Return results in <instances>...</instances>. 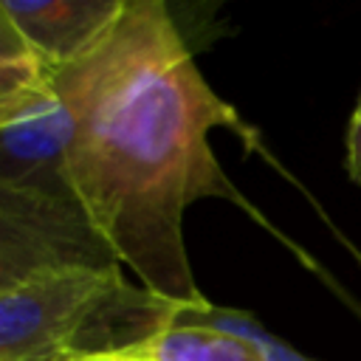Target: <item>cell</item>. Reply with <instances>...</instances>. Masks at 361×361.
Masks as SVG:
<instances>
[{"label": "cell", "mask_w": 361, "mask_h": 361, "mask_svg": "<svg viewBox=\"0 0 361 361\" xmlns=\"http://www.w3.org/2000/svg\"><path fill=\"white\" fill-rule=\"evenodd\" d=\"M54 73L76 110L65 195L138 285L180 305L206 299L186 254L183 217L192 203L223 197L262 220L209 141L212 130L228 127L257 147L254 130L203 79L161 0H127L107 34Z\"/></svg>", "instance_id": "6da1fadb"}, {"label": "cell", "mask_w": 361, "mask_h": 361, "mask_svg": "<svg viewBox=\"0 0 361 361\" xmlns=\"http://www.w3.org/2000/svg\"><path fill=\"white\" fill-rule=\"evenodd\" d=\"M178 305L133 282L124 268L48 274L0 293V361L121 355L172 327Z\"/></svg>", "instance_id": "7a4b0ae2"}, {"label": "cell", "mask_w": 361, "mask_h": 361, "mask_svg": "<svg viewBox=\"0 0 361 361\" xmlns=\"http://www.w3.org/2000/svg\"><path fill=\"white\" fill-rule=\"evenodd\" d=\"M121 268L79 203L0 183V293L48 274Z\"/></svg>", "instance_id": "3957f363"}, {"label": "cell", "mask_w": 361, "mask_h": 361, "mask_svg": "<svg viewBox=\"0 0 361 361\" xmlns=\"http://www.w3.org/2000/svg\"><path fill=\"white\" fill-rule=\"evenodd\" d=\"M28 54L48 68L85 56L116 23L127 0H0Z\"/></svg>", "instance_id": "277c9868"}, {"label": "cell", "mask_w": 361, "mask_h": 361, "mask_svg": "<svg viewBox=\"0 0 361 361\" xmlns=\"http://www.w3.org/2000/svg\"><path fill=\"white\" fill-rule=\"evenodd\" d=\"M121 355L133 361H262L251 344L192 324L164 327Z\"/></svg>", "instance_id": "5b68a950"}, {"label": "cell", "mask_w": 361, "mask_h": 361, "mask_svg": "<svg viewBox=\"0 0 361 361\" xmlns=\"http://www.w3.org/2000/svg\"><path fill=\"white\" fill-rule=\"evenodd\" d=\"M172 324H192V327H206V330L234 336V338L251 344L262 361H313V358L302 355L299 350H293L288 341L268 333L251 313L237 310V307L212 305L209 299H200L192 305H178Z\"/></svg>", "instance_id": "8992f818"}, {"label": "cell", "mask_w": 361, "mask_h": 361, "mask_svg": "<svg viewBox=\"0 0 361 361\" xmlns=\"http://www.w3.org/2000/svg\"><path fill=\"white\" fill-rule=\"evenodd\" d=\"M54 87V68L37 56L0 62V133L28 118Z\"/></svg>", "instance_id": "52a82bcc"}, {"label": "cell", "mask_w": 361, "mask_h": 361, "mask_svg": "<svg viewBox=\"0 0 361 361\" xmlns=\"http://www.w3.org/2000/svg\"><path fill=\"white\" fill-rule=\"evenodd\" d=\"M344 172L353 183L361 186V93L358 102L350 113L347 121V135H344Z\"/></svg>", "instance_id": "ba28073f"}, {"label": "cell", "mask_w": 361, "mask_h": 361, "mask_svg": "<svg viewBox=\"0 0 361 361\" xmlns=\"http://www.w3.org/2000/svg\"><path fill=\"white\" fill-rule=\"evenodd\" d=\"M20 56H31L25 42L20 39L17 28L11 25L8 14L3 11V3H0V62L3 59H20Z\"/></svg>", "instance_id": "9c48e42d"}, {"label": "cell", "mask_w": 361, "mask_h": 361, "mask_svg": "<svg viewBox=\"0 0 361 361\" xmlns=\"http://www.w3.org/2000/svg\"><path fill=\"white\" fill-rule=\"evenodd\" d=\"M85 361H133V358H124V355H102V358H85Z\"/></svg>", "instance_id": "30bf717a"}]
</instances>
